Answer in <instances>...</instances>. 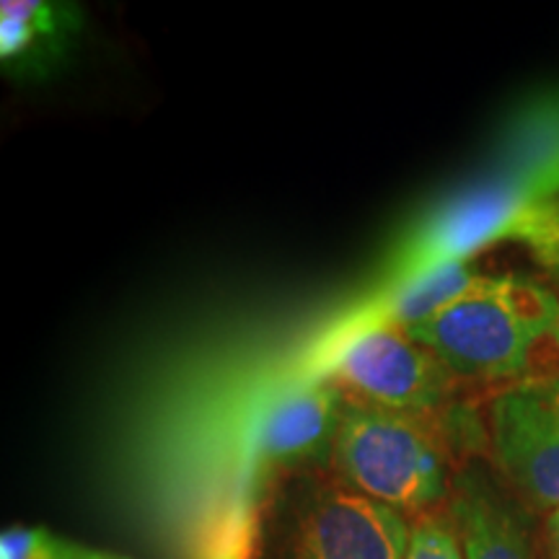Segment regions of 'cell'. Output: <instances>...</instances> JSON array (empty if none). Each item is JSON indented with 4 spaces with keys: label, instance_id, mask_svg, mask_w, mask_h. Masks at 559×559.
Returning a JSON list of instances; mask_svg holds the SVG:
<instances>
[{
    "label": "cell",
    "instance_id": "6da1fadb",
    "mask_svg": "<svg viewBox=\"0 0 559 559\" xmlns=\"http://www.w3.org/2000/svg\"><path fill=\"white\" fill-rule=\"evenodd\" d=\"M469 430L461 412L419 417L342 400L330 461L349 487L417 519L449 500L451 438Z\"/></svg>",
    "mask_w": 559,
    "mask_h": 559
},
{
    "label": "cell",
    "instance_id": "7a4b0ae2",
    "mask_svg": "<svg viewBox=\"0 0 559 559\" xmlns=\"http://www.w3.org/2000/svg\"><path fill=\"white\" fill-rule=\"evenodd\" d=\"M456 379L521 381L544 340L559 342V298L534 280L479 275L443 311L409 330Z\"/></svg>",
    "mask_w": 559,
    "mask_h": 559
},
{
    "label": "cell",
    "instance_id": "3957f363",
    "mask_svg": "<svg viewBox=\"0 0 559 559\" xmlns=\"http://www.w3.org/2000/svg\"><path fill=\"white\" fill-rule=\"evenodd\" d=\"M298 368L370 407L419 417L456 415L459 379L404 326L342 319Z\"/></svg>",
    "mask_w": 559,
    "mask_h": 559
},
{
    "label": "cell",
    "instance_id": "277c9868",
    "mask_svg": "<svg viewBox=\"0 0 559 559\" xmlns=\"http://www.w3.org/2000/svg\"><path fill=\"white\" fill-rule=\"evenodd\" d=\"M412 521L342 481L300 474L264 513L267 559H404Z\"/></svg>",
    "mask_w": 559,
    "mask_h": 559
},
{
    "label": "cell",
    "instance_id": "5b68a950",
    "mask_svg": "<svg viewBox=\"0 0 559 559\" xmlns=\"http://www.w3.org/2000/svg\"><path fill=\"white\" fill-rule=\"evenodd\" d=\"M487 443L526 508H559V370L508 383L489 400Z\"/></svg>",
    "mask_w": 559,
    "mask_h": 559
},
{
    "label": "cell",
    "instance_id": "8992f818",
    "mask_svg": "<svg viewBox=\"0 0 559 559\" xmlns=\"http://www.w3.org/2000/svg\"><path fill=\"white\" fill-rule=\"evenodd\" d=\"M445 502L466 559H539L528 508L485 466H461Z\"/></svg>",
    "mask_w": 559,
    "mask_h": 559
},
{
    "label": "cell",
    "instance_id": "52a82bcc",
    "mask_svg": "<svg viewBox=\"0 0 559 559\" xmlns=\"http://www.w3.org/2000/svg\"><path fill=\"white\" fill-rule=\"evenodd\" d=\"M81 13L70 3L5 0L0 5V60L9 75H47L68 52Z\"/></svg>",
    "mask_w": 559,
    "mask_h": 559
},
{
    "label": "cell",
    "instance_id": "ba28073f",
    "mask_svg": "<svg viewBox=\"0 0 559 559\" xmlns=\"http://www.w3.org/2000/svg\"><path fill=\"white\" fill-rule=\"evenodd\" d=\"M0 559H128L115 551L66 539L41 526H9L0 534Z\"/></svg>",
    "mask_w": 559,
    "mask_h": 559
},
{
    "label": "cell",
    "instance_id": "9c48e42d",
    "mask_svg": "<svg viewBox=\"0 0 559 559\" xmlns=\"http://www.w3.org/2000/svg\"><path fill=\"white\" fill-rule=\"evenodd\" d=\"M404 559H466L449 513H425L412 521L409 547Z\"/></svg>",
    "mask_w": 559,
    "mask_h": 559
},
{
    "label": "cell",
    "instance_id": "30bf717a",
    "mask_svg": "<svg viewBox=\"0 0 559 559\" xmlns=\"http://www.w3.org/2000/svg\"><path fill=\"white\" fill-rule=\"evenodd\" d=\"M544 549H547L544 559H559V508L549 513L547 523H544Z\"/></svg>",
    "mask_w": 559,
    "mask_h": 559
}]
</instances>
